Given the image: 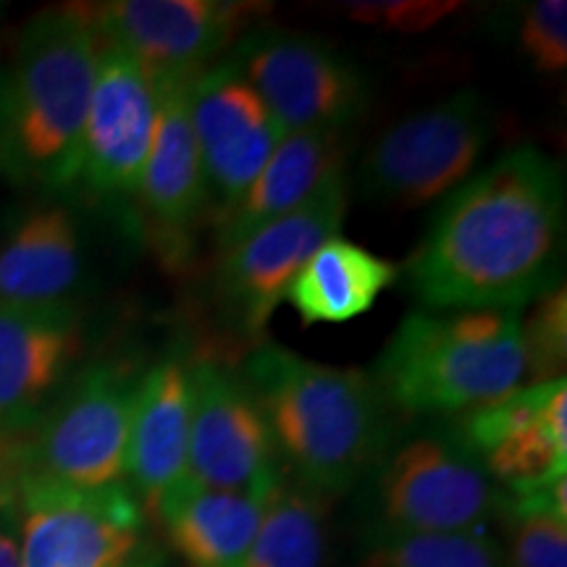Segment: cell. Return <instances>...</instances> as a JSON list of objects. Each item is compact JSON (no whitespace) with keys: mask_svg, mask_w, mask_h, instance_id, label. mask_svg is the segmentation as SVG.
Instances as JSON below:
<instances>
[{"mask_svg":"<svg viewBox=\"0 0 567 567\" xmlns=\"http://www.w3.org/2000/svg\"><path fill=\"white\" fill-rule=\"evenodd\" d=\"M97 51L92 9L82 6L40 11L21 30L0 113V172L17 187L76 184Z\"/></svg>","mask_w":567,"mask_h":567,"instance_id":"cell-3","label":"cell"},{"mask_svg":"<svg viewBox=\"0 0 567 567\" xmlns=\"http://www.w3.org/2000/svg\"><path fill=\"white\" fill-rule=\"evenodd\" d=\"M137 368L97 363L74 379L27 431L0 436V509L21 484L103 488L122 484Z\"/></svg>","mask_w":567,"mask_h":567,"instance_id":"cell-5","label":"cell"},{"mask_svg":"<svg viewBox=\"0 0 567 567\" xmlns=\"http://www.w3.org/2000/svg\"><path fill=\"white\" fill-rule=\"evenodd\" d=\"M264 13L239 0H111L92 6L97 38L130 53L151 80H195Z\"/></svg>","mask_w":567,"mask_h":567,"instance_id":"cell-11","label":"cell"},{"mask_svg":"<svg viewBox=\"0 0 567 567\" xmlns=\"http://www.w3.org/2000/svg\"><path fill=\"white\" fill-rule=\"evenodd\" d=\"M347 216V176L339 174L302 208L221 252L216 295L239 334L260 337L289 284L318 247L339 237Z\"/></svg>","mask_w":567,"mask_h":567,"instance_id":"cell-10","label":"cell"},{"mask_svg":"<svg viewBox=\"0 0 567 567\" xmlns=\"http://www.w3.org/2000/svg\"><path fill=\"white\" fill-rule=\"evenodd\" d=\"M281 471L266 417L239 371L195 360L184 481L218 492H250L274 486Z\"/></svg>","mask_w":567,"mask_h":567,"instance_id":"cell-12","label":"cell"},{"mask_svg":"<svg viewBox=\"0 0 567 567\" xmlns=\"http://www.w3.org/2000/svg\"><path fill=\"white\" fill-rule=\"evenodd\" d=\"M565 172L534 145L507 151L439 205L405 266L421 310H526L563 284Z\"/></svg>","mask_w":567,"mask_h":567,"instance_id":"cell-1","label":"cell"},{"mask_svg":"<svg viewBox=\"0 0 567 567\" xmlns=\"http://www.w3.org/2000/svg\"><path fill=\"white\" fill-rule=\"evenodd\" d=\"M455 431L507 494L549 484L567 473L565 379L517 386L465 413Z\"/></svg>","mask_w":567,"mask_h":567,"instance_id":"cell-13","label":"cell"},{"mask_svg":"<svg viewBox=\"0 0 567 567\" xmlns=\"http://www.w3.org/2000/svg\"><path fill=\"white\" fill-rule=\"evenodd\" d=\"M494 132V116L476 90H460L389 126L360 163L371 203L413 210L455 193L471 179Z\"/></svg>","mask_w":567,"mask_h":567,"instance_id":"cell-7","label":"cell"},{"mask_svg":"<svg viewBox=\"0 0 567 567\" xmlns=\"http://www.w3.org/2000/svg\"><path fill=\"white\" fill-rule=\"evenodd\" d=\"M326 496L281 473L237 567H323Z\"/></svg>","mask_w":567,"mask_h":567,"instance_id":"cell-23","label":"cell"},{"mask_svg":"<svg viewBox=\"0 0 567 567\" xmlns=\"http://www.w3.org/2000/svg\"><path fill=\"white\" fill-rule=\"evenodd\" d=\"M189 122L218 208L250 187L287 137L231 59L213 63L189 84Z\"/></svg>","mask_w":567,"mask_h":567,"instance_id":"cell-15","label":"cell"},{"mask_svg":"<svg viewBox=\"0 0 567 567\" xmlns=\"http://www.w3.org/2000/svg\"><path fill=\"white\" fill-rule=\"evenodd\" d=\"M460 9L457 3H436V0H389V3H350L347 17L363 24L386 27L396 32H423L452 17Z\"/></svg>","mask_w":567,"mask_h":567,"instance_id":"cell-28","label":"cell"},{"mask_svg":"<svg viewBox=\"0 0 567 567\" xmlns=\"http://www.w3.org/2000/svg\"><path fill=\"white\" fill-rule=\"evenodd\" d=\"M155 116L158 90L151 74L122 48L101 40L76 182L103 197L137 193Z\"/></svg>","mask_w":567,"mask_h":567,"instance_id":"cell-14","label":"cell"},{"mask_svg":"<svg viewBox=\"0 0 567 567\" xmlns=\"http://www.w3.org/2000/svg\"><path fill=\"white\" fill-rule=\"evenodd\" d=\"M124 567H174L168 551L155 542H142V547L134 551L130 563Z\"/></svg>","mask_w":567,"mask_h":567,"instance_id":"cell-30","label":"cell"},{"mask_svg":"<svg viewBox=\"0 0 567 567\" xmlns=\"http://www.w3.org/2000/svg\"><path fill=\"white\" fill-rule=\"evenodd\" d=\"M0 19H3V3H0Z\"/></svg>","mask_w":567,"mask_h":567,"instance_id":"cell-32","label":"cell"},{"mask_svg":"<svg viewBox=\"0 0 567 567\" xmlns=\"http://www.w3.org/2000/svg\"><path fill=\"white\" fill-rule=\"evenodd\" d=\"M274 486L218 492L182 478L163 496L155 515L166 526L176 555L189 567H237L260 526Z\"/></svg>","mask_w":567,"mask_h":567,"instance_id":"cell-21","label":"cell"},{"mask_svg":"<svg viewBox=\"0 0 567 567\" xmlns=\"http://www.w3.org/2000/svg\"><path fill=\"white\" fill-rule=\"evenodd\" d=\"M21 567H124L145 542V509L124 484H21L11 496Z\"/></svg>","mask_w":567,"mask_h":567,"instance_id":"cell-9","label":"cell"},{"mask_svg":"<svg viewBox=\"0 0 567 567\" xmlns=\"http://www.w3.org/2000/svg\"><path fill=\"white\" fill-rule=\"evenodd\" d=\"M0 567H21V536L13 509H0Z\"/></svg>","mask_w":567,"mask_h":567,"instance_id":"cell-29","label":"cell"},{"mask_svg":"<svg viewBox=\"0 0 567 567\" xmlns=\"http://www.w3.org/2000/svg\"><path fill=\"white\" fill-rule=\"evenodd\" d=\"M400 268L350 239L331 237L289 284L284 300L302 326L347 323L368 313L375 300L394 287Z\"/></svg>","mask_w":567,"mask_h":567,"instance_id":"cell-22","label":"cell"},{"mask_svg":"<svg viewBox=\"0 0 567 567\" xmlns=\"http://www.w3.org/2000/svg\"><path fill=\"white\" fill-rule=\"evenodd\" d=\"M523 313L517 308L408 313L371 373L389 410L410 417L471 413L520 386Z\"/></svg>","mask_w":567,"mask_h":567,"instance_id":"cell-4","label":"cell"},{"mask_svg":"<svg viewBox=\"0 0 567 567\" xmlns=\"http://www.w3.org/2000/svg\"><path fill=\"white\" fill-rule=\"evenodd\" d=\"M358 567H507L505 547L486 534H392L368 528Z\"/></svg>","mask_w":567,"mask_h":567,"instance_id":"cell-24","label":"cell"},{"mask_svg":"<svg viewBox=\"0 0 567 567\" xmlns=\"http://www.w3.org/2000/svg\"><path fill=\"white\" fill-rule=\"evenodd\" d=\"M229 59L284 134H344L371 105L365 71L310 34L255 27L237 40Z\"/></svg>","mask_w":567,"mask_h":567,"instance_id":"cell-8","label":"cell"},{"mask_svg":"<svg viewBox=\"0 0 567 567\" xmlns=\"http://www.w3.org/2000/svg\"><path fill=\"white\" fill-rule=\"evenodd\" d=\"M189 84L193 80L155 82L158 116L151 153L134 193L151 221L168 239H187L189 229L200 221L205 205L210 203L200 151L189 122Z\"/></svg>","mask_w":567,"mask_h":567,"instance_id":"cell-18","label":"cell"},{"mask_svg":"<svg viewBox=\"0 0 567 567\" xmlns=\"http://www.w3.org/2000/svg\"><path fill=\"white\" fill-rule=\"evenodd\" d=\"M3 82H6V74L0 71V113H3Z\"/></svg>","mask_w":567,"mask_h":567,"instance_id":"cell-31","label":"cell"},{"mask_svg":"<svg viewBox=\"0 0 567 567\" xmlns=\"http://www.w3.org/2000/svg\"><path fill=\"white\" fill-rule=\"evenodd\" d=\"M507 567H567V520L542 509L505 505Z\"/></svg>","mask_w":567,"mask_h":567,"instance_id":"cell-26","label":"cell"},{"mask_svg":"<svg viewBox=\"0 0 567 567\" xmlns=\"http://www.w3.org/2000/svg\"><path fill=\"white\" fill-rule=\"evenodd\" d=\"M239 375L266 417L281 467L318 494L358 486L392 439V410L373 375L358 368L264 344L247 354Z\"/></svg>","mask_w":567,"mask_h":567,"instance_id":"cell-2","label":"cell"},{"mask_svg":"<svg viewBox=\"0 0 567 567\" xmlns=\"http://www.w3.org/2000/svg\"><path fill=\"white\" fill-rule=\"evenodd\" d=\"M368 476L375 530L484 534L507 505L505 488L452 429L389 439Z\"/></svg>","mask_w":567,"mask_h":567,"instance_id":"cell-6","label":"cell"},{"mask_svg":"<svg viewBox=\"0 0 567 567\" xmlns=\"http://www.w3.org/2000/svg\"><path fill=\"white\" fill-rule=\"evenodd\" d=\"M189 423L193 360L172 350L142 373L126 444L124 478L145 515H155L163 496L187 473Z\"/></svg>","mask_w":567,"mask_h":567,"instance_id":"cell-16","label":"cell"},{"mask_svg":"<svg viewBox=\"0 0 567 567\" xmlns=\"http://www.w3.org/2000/svg\"><path fill=\"white\" fill-rule=\"evenodd\" d=\"M344 174L342 132H295L237 200L216 210V247L226 252L271 221L302 208L323 184Z\"/></svg>","mask_w":567,"mask_h":567,"instance_id":"cell-19","label":"cell"},{"mask_svg":"<svg viewBox=\"0 0 567 567\" xmlns=\"http://www.w3.org/2000/svg\"><path fill=\"white\" fill-rule=\"evenodd\" d=\"M80 347L82 326L74 308L0 305V436L38 421Z\"/></svg>","mask_w":567,"mask_h":567,"instance_id":"cell-17","label":"cell"},{"mask_svg":"<svg viewBox=\"0 0 567 567\" xmlns=\"http://www.w3.org/2000/svg\"><path fill=\"white\" fill-rule=\"evenodd\" d=\"M523 360L528 384H547L565 379L563 368L567 358V292L559 284L536 300V310L523 316Z\"/></svg>","mask_w":567,"mask_h":567,"instance_id":"cell-25","label":"cell"},{"mask_svg":"<svg viewBox=\"0 0 567 567\" xmlns=\"http://www.w3.org/2000/svg\"><path fill=\"white\" fill-rule=\"evenodd\" d=\"M82 281L80 226L63 205L24 213L0 243V305L74 308Z\"/></svg>","mask_w":567,"mask_h":567,"instance_id":"cell-20","label":"cell"},{"mask_svg":"<svg viewBox=\"0 0 567 567\" xmlns=\"http://www.w3.org/2000/svg\"><path fill=\"white\" fill-rule=\"evenodd\" d=\"M523 53L542 74H563L567 69V3L536 0L520 13L517 27Z\"/></svg>","mask_w":567,"mask_h":567,"instance_id":"cell-27","label":"cell"}]
</instances>
